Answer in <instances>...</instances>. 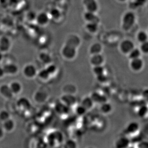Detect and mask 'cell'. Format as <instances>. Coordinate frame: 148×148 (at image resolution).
I'll return each mask as SVG.
<instances>
[{
	"instance_id": "obj_1",
	"label": "cell",
	"mask_w": 148,
	"mask_h": 148,
	"mask_svg": "<svg viewBox=\"0 0 148 148\" xmlns=\"http://www.w3.org/2000/svg\"><path fill=\"white\" fill-rule=\"evenodd\" d=\"M79 38L75 35H72L67 39L66 44L62 50V54L68 60L73 59L76 54V48L79 46Z\"/></svg>"
},
{
	"instance_id": "obj_2",
	"label": "cell",
	"mask_w": 148,
	"mask_h": 148,
	"mask_svg": "<svg viewBox=\"0 0 148 148\" xmlns=\"http://www.w3.org/2000/svg\"><path fill=\"white\" fill-rule=\"evenodd\" d=\"M38 69L36 66L32 63L25 64L22 69V74L25 78L32 80L37 76Z\"/></svg>"
},
{
	"instance_id": "obj_3",
	"label": "cell",
	"mask_w": 148,
	"mask_h": 148,
	"mask_svg": "<svg viewBox=\"0 0 148 148\" xmlns=\"http://www.w3.org/2000/svg\"><path fill=\"white\" fill-rule=\"evenodd\" d=\"M5 76H15L19 72L18 65L14 62H8L2 65Z\"/></svg>"
},
{
	"instance_id": "obj_4",
	"label": "cell",
	"mask_w": 148,
	"mask_h": 148,
	"mask_svg": "<svg viewBox=\"0 0 148 148\" xmlns=\"http://www.w3.org/2000/svg\"><path fill=\"white\" fill-rule=\"evenodd\" d=\"M16 106L19 112L25 113L27 111L31 109L32 103L26 97H21L17 100Z\"/></svg>"
},
{
	"instance_id": "obj_5",
	"label": "cell",
	"mask_w": 148,
	"mask_h": 148,
	"mask_svg": "<svg viewBox=\"0 0 148 148\" xmlns=\"http://www.w3.org/2000/svg\"><path fill=\"white\" fill-rule=\"evenodd\" d=\"M135 22V16L132 12L126 13L123 16L122 20V27L125 31L130 29L134 25Z\"/></svg>"
},
{
	"instance_id": "obj_6",
	"label": "cell",
	"mask_w": 148,
	"mask_h": 148,
	"mask_svg": "<svg viewBox=\"0 0 148 148\" xmlns=\"http://www.w3.org/2000/svg\"><path fill=\"white\" fill-rule=\"evenodd\" d=\"M12 40L8 36L3 35L0 36V52L3 54L10 51L12 47Z\"/></svg>"
},
{
	"instance_id": "obj_7",
	"label": "cell",
	"mask_w": 148,
	"mask_h": 148,
	"mask_svg": "<svg viewBox=\"0 0 148 148\" xmlns=\"http://www.w3.org/2000/svg\"><path fill=\"white\" fill-rule=\"evenodd\" d=\"M8 85L14 96L19 95L22 92L23 86L22 84L19 81H12L10 82Z\"/></svg>"
},
{
	"instance_id": "obj_8",
	"label": "cell",
	"mask_w": 148,
	"mask_h": 148,
	"mask_svg": "<svg viewBox=\"0 0 148 148\" xmlns=\"http://www.w3.org/2000/svg\"><path fill=\"white\" fill-rule=\"evenodd\" d=\"M0 96L6 100H11L14 97V96L11 91L8 84H0Z\"/></svg>"
},
{
	"instance_id": "obj_9",
	"label": "cell",
	"mask_w": 148,
	"mask_h": 148,
	"mask_svg": "<svg viewBox=\"0 0 148 148\" xmlns=\"http://www.w3.org/2000/svg\"><path fill=\"white\" fill-rule=\"evenodd\" d=\"M1 128L5 133H11L16 128V122L12 117L1 123Z\"/></svg>"
},
{
	"instance_id": "obj_10",
	"label": "cell",
	"mask_w": 148,
	"mask_h": 148,
	"mask_svg": "<svg viewBox=\"0 0 148 148\" xmlns=\"http://www.w3.org/2000/svg\"><path fill=\"white\" fill-rule=\"evenodd\" d=\"M94 103L101 105L102 103L108 102V98L104 94L95 91L92 92L90 96Z\"/></svg>"
},
{
	"instance_id": "obj_11",
	"label": "cell",
	"mask_w": 148,
	"mask_h": 148,
	"mask_svg": "<svg viewBox=\"0 0 148 148\" xmlns=\"http://www.w3.org/2000/svg\"><path fill=\"white\" fill-rule=\"evenodd\" d=\"M49 14L42 12L36 14L35 22L38 25L40 26H45L49 23Z\"/></svg>"
},
{
	"instance_id": "obj_12",
	"label": "cell",
	"mask_w": 148,
	"mask_h": 148,
	"mask_svg": "<svg viewBox=\"0 0 148 148\" xmlns=\"http://www.w3.org/2000/svg\"><path fill=\"white\" fill-rule=\"evenodd\" d=\"M61 102L69 107L74 106L77 102V99L74 95L64 94L61 97Z\"/></svg>"
},
{
	"instance_id": "obj_13",
	"label": "cell",
	"mask_w": 148,
	"mask_h": 148,
	"mask_svg": "<svg viewBox=\"0 0 148 148\" xmlns=\"http://www.w3.org/2000/svg\"><path fill=\"white\" fill-rule=\"evenodd\" d=\"M130 67L133 71L138 72L143 69V62L140 58L132 60L130 62Z\"/></svg>"
},
{
	"instance_id": "obj_14",
	"label": "cell",
	"mask_w": 148,
	"mask_h": 148,
	"mask_svg": "<svg viewBox=\"0 0 148 148\" xmlns=\"http://www.w3.org/2000/svg\"><path fill=\"white\" fill-rule=\"evenodd\" d=\"M121 51L125 54H129L134 48V43L130 40H125L122 42L120 46Z\"/></svg>"
},
{
	"instance_id": "obj_15",
	"label": "cell",
	"mask_w": 148,
	"mask_h": 148,
	"mask_svg": "<svg viewBox=\"0 0 148 148\" xmlns=\"http://www.w3.org/2000/svg\"><path fill=\"white\" fill-rule=\"evenodd\" d=\"M130 141L126 137H120L115 143L116 148H128L130 146Z\"/></svg>"
},
{
	"instance_id": "obj_16",
	"label": "cell",
	"mask_w": 148,
	"mask_h": 148,
	"mask_svg": "<svg viewBox=\"0 0 148 148\" xmlns=\"http://www.w3.org/2000/svg\"><path fill=\"white\" fill-rule=\"evenodd\" d=\"M83 1L87 11L95 13L98 10V4L96 0H84Z\"/></svg>"
},
{
	"instance_id": "obj_17",
	"label": "cell",
	"mask_w": 148,
	"mask_h": 148,
	"mask_svg": "<svg viewBox=\"0 0 148 148\" xmlns=\"http://www.w3.org/2000/svg\"><path fill=\"white\" fill-rule=\"evenodd\" d=\"M55 110L60 115H64L68 113L70 107L67 106L62 102H58L55 106Z\"/></svg>"
},
{
	"instance_id": "obj_18",
	"label": "cell",
	"mask_w": 148,
	"mask_h": 148,
	"mask_svg": "<svg viewBox=\"0 0 148 148\" xmlns=\"http://www.w3.org/2000/svg\"><path fill=\"white\" fill-rule=\"evenodd\" d=\"M103 62L104 58L100 53L92 55L90 59V62L93 66L102 65Z\"/></svg>"
},
{
	"instance_id": "obj_19",
	"label": "cell",
	"mask_w": 148,
	"mask_h": 148,
	"mask_svg": "<svg viewBox=\"0 0 148 148\" xmlns=\"http://www.w3.org/2000/svg\"><path fill=\"white\" fill-rule=\"evenodd\" d=\"M140 129V126L137 122L132 121L127 125L126 130L128 134H135L138 132Z\"/></svg>"
},
{
	"instance_id": "obj_20",
	"label": "cell",
	"mask_w": 148,
	"mask_h": 148,
	"mask_svg": "<svg viewBox=\"0 0 148 148\" xmlns=\"http://www.w3.org/2000/svg\"><path fill=\"white\" fill-rule=\"evenodd\" d=\"M38 59L42 63L48 65L51 63L52 58L50 55L47 52H42L38 55Z\"/></svg>"
},
{
	"instance_id": "obj_21",
	"label": "cell",
	"mask_w": 148,
	"mask_h": 148,
	"mask_svg": "<svg viewBox=\"0 0 148 148\" xmlns=\"http://www.w3.org/2000/svg\"><path fill=\"white\" fill-rule=\"evenodd\" d=\"M36 77H38L41 81L46 82L49 80L51 76L47 71L46 69L44 68L40 70L39 71H38Z\"/></svg>"
},
{
	"instance_id": "obj_22",
	"label": "cell",
	"mask_w": 148,
	"mask_h": 148,
	"mask_svg": "<svg viewBox=\"0 0 148 148\" xmlns=\"http://www.w3.org/2000/svg\"><path fill=\"white\" fill-rule=\"evenodd\" d=\"M94 104L95 103L90 97H85L83 98L81 103V105H82L87 111L92 109Z\"/></svg>"
},
{
	"instance_id": "obj_23",
	"label": "cell",
	"mask_w": 148,
	"mask_h": 148,
	"mask_svg": "<svg viewBox=\"0 0 148 148\" xmlns=\"http://www.w3.org/2000/svg\"><path fill=\"white\" fill-rule=\"evenodd\" d=\"M84 18L88 22H95L99 23V18L95 15L94 12L87 11L84 14Z\"/></svg>"
},
{
	"instance_id": "obj_24",
	"label": "cell",
	"mask_w": 148,
	"mask_h": 148,
	"mask_svg": "<svg viewBox=\"0 0 148 148\" xmlns=\"http://www.w3.org/2000/svg\"><path fill=\"white\" fill-rule=\"evenodd\" d=\"M112 106L110 103L106 102L100 105V110L101 113L103 114H108L110 113L112 111Z\"/></svg>"
},
{
	"instance_id": "obj_25",
	"label": "cell",
	"mask_w": 148,
	"mask_h": 148,
	"mask_svg": "<svg viewBox=\"0 0 148 148\" xmlns=\"http://www.w3.org/2000/svg\"><path fill=\"white\" fill-rule=\"evenodd\" d=\"M47 95L45 92L42 91H38L36 92L35 95V100L38 103H42L43 102H45L47 99Z\"/></svg>"
},
{
	"instance_id": "obj_26",
	"label": "cell",
	"mask_w": 148,
	"mask_h": 148,
	"mask_svg": "<svg viewBox=\"0 0 148 148\" xmlns=\"http://www.w3.org/2000/svg\"><path fill=\"white\" fill-rule=\"evenodd\" d=\"M63 89L64 91V94L74 95L76 92L75 86L72 84H67L63 87Z\"/></svg>"
},
{
	"instance_id": "obj_27",
	"label": "cell",
	"mask_w": 148,
	"mask_h": 148,
	"mask_svg": "<svg viewBox=\"0 0 148 148\" xmlns=\"http://www.w3.org/2000/svg\"><path fill=\"white\" fill-rule=\"evenodd\" d=\"M102 50V46L98 43L92 44L90 49V52L92 55L100 54Z\"/></svg>"
},
{
	"instance_id": "obj_28",
	"label": "cell",
	"mask_w": 148,
	"mask_h": 148,
	"mask_svg": "<svg viewBox=\"0 0 148 148\" xmlns=\"http://www.w3.org/2000/svg\"><path fill=\"white\" fill-rule=\"evenodd\" d=\"M86 27L90 32H95L98 30V23L95 22H88L86 25Z\"/></svg>"
},
{
	"instance_id": "obj_29",
	"label": "cell",
	"mask_w": 148,
	"mask_h": 148,
	"mask_svg": "<svg viewBox=\"0 0 148 148\" xmlns=\"http://www.w3.org/2000/svg\"><path fill=\"white\" fill-rule=\"evenodd\" d=\"M11 117L10 113L6 109H1L0 110V122L3 123Z\"/></svg>"
},
{
	"instance_id": "obj_30",
	"label": "cell",
	"mask_w": 148,
	"mask_h": 148,
	"mask_svg": "<svg viewBox=\"0 0 148 148\" xmlns=\"http://www.w3.org/2000/svg\"><path fill=\"white\" fill-rule=\"evenodd\" d=\"M148 106L146 105H143L140 106L137 111V114L140 117H145L148 114Z\"/></svg>"
},
{
	"instance_id": "obj_31",
	"label": "cell",
	"mask_w": 148,
	"mask_h": 148,
	"mask_svg": "<svg viewBox=\"0 0 148 148\" xmlns=\"http://www.w3.org/2000/svg\"><path fill=\"white\" fill-rule=\"evenodd\" d=\"M49 16L53 18V19H58L60 18L61 13L58 9L53 8L49 11Z\"/></svg>"
},
{
	"instance_id": "obj_32",
	"label": "cell",
	"mask_w": 148,
	"mask_h": 148,
	"mask_svg": "<svg viewBox=\"0 0 148 148\" xmlns=\"http://www.w3.org/2000/svg\"><path fill=\"white\" fill-rule=\"evenodd\" d=\"M140 55H141L140 51L138 49L134 48L129 53V57L132 60L133 59H137V58H140Z\"/></svg>"
},
{
	"instance_id": "obj_33",
	"label": "cell",
	"mask_w": 148,
	"mask_h": 148,
	"mask_svg": "<svg viewBox=\"0 0 148 148\" xmlns=\"http://www.w3.org/2000/svg\"><path fill=\"white\" fill-rule=\"evenodd\" d=\"M105 68L103 65L93 66L92 72L95 76L99 75L105 73Z\"/></svg>"
},
{
	"instance_id": "obj_34",
	"label": "cell",
	"mask_w": 148,
	"mask_h": 148,
	"mask_svg": "<svg viewBox=\"0 0 148 148\" xmlns=\"http://www.w3.org/2000/svg\"><path fill=\"white\" fill-rule=\"evenodd\" d=\"M87 111V110L81 104L78 105L75 108V113L76 115L79 116H84L86 114Z\"/></svg>"
},
{
	"instance_id": "obj_35",
	"label": "cell",
	"mask_w": 148,
	"mask_h": 148,
	"mask_svg": "<svg viewBox=\"0 0 148 148\" xmlns=\"http://www.w3.org/2000/svg\"><path fill=\"white\" fill-rule=\"evenodd\" d=\"M96 79L97 81L98 82L99 84H106L108 81V77L107 75L105 74V73L96 76Z\"/></svg>"
},
{
	"instance_id": "obj_36",
	"label": "cell",
	"mask_w": 148,
	"mask_h": 148,
	"mask_svg": "<svg viewBox=\"0 0 148 148\" xmlns=\"http://www.w3.org/2000/svg\"><path fill=\"white\" fill-rule=\"evenodd\" d=\"M36 13L33 11H29L25 15V18L27 20V21L30 22H32L36 20Z\"/></svg>"
},
{
	"instance_id": "obj_37",
	"label": "cell",
	"mask_w": 148,
	"mask_h": 148,
	"mask_svg": "<svg viewBox=\"0 0 148 148\" xmlns=\"http://www.w3.org/2000/svg\"><path fill=\"white\" fill-rule=\"evenodd\" d=\"M47 71L49 73L50 75L51 76L56 73L57 71V67L54 64H52L51 63H49V64L47 65V67L45 68Z\"/></svg>"
},
{
	"instance_id": "obj_38",
	"label": "cell",
	"mask_w": 148,
	"mask_h": 148,
	"mask_svg": "<svg viewBox=\"0 0 148 148\" xmlns=\"http://www.w3.org/2000/svg\"><path fill=\"white\" fill-rule=\"evenodd\" d=\"M147 38H148V36H147V34L144 31H140L137 35V39L139 42L141 43L147 41Z\"/></svg>"
},
{
	"instance_id": "obj_39",
	"label": "cell",
	"mask_w": 148,
	"mask_h": 148,
	"mask_svg": "<svg viewBox=\"0 0 148 148\" xmlns=\"http://www.w3.org/2000/svg\"><path fill=\"white\" fill-rule=\"evenodd\" d=\"M146 1V0H135L132 3L131 6L133 8L141 7L145 3Z\"/></svg>"
},
{
	"instance_id": "obj_40",
	"label": "cell",
	"mask_w": 148,
	"mask_h": 148,
	"mask_svg": "<svg viewBox=\"0 0 148 148\" xmlns=\"http://www.w3.org/2000/svg\"><path fill=\"white\" fill-rule=\"evenodd\" d=\"M63 148H77V144L73 140H69L65 143Z\"/></svg>"
},
{
	"instance_id": "obj_41",
	"label": "cell",
	"mask_w": 148,
	"mask_h": 148,
	"mask_svg": "<svg viewBox=\"0 0 148 148\" xmlns=\"http://www.w3.org/2000/svg\"><path fill=\"white\" fill-rule=\"evenodd\" d=\"M140 49H141V51L143 52L144 53H148V43L147 41L141 43Z\"/></svg>"
},
{
	"instance_id": "obj_42",
	"label": "cell",
	"mask_w": 148,
	"mask_h": 148,
	"mask_svg": "<svg viewBox=\"0 0 148 148\" xmlns=\"http://www.w3.org/2000/svg\"><path fill=\"white\" fill-rule=\"evenodd\" d=\"M137 148H148V143L146 141L140 143L138 144V146Z\"/></svg>"
},
{
	"instance_id": "obj_43",
	"label": "cell",
	"mask_w": 148,
	"mask_h": 148,
	"mask_svg": "<svg viewBox=\"0 0 148 148\" xmlns=\"http://www.w3.org/2000/svg\"><path fill=\"white\" fill-rule=\"evenodd\" d=\"M5 76V74L4 73L3 66H1V65H0V80L4 78Z\"/></svg>"
},
{
	"instance_id": "obj_44",
	"label": "cell",
	"mask_w": 148,
	"mask_h": 148,
	"mask_svg": "<svg viewBox=\"0 0 148 148\" xmlns=\"http://www.w3.org/2000/svg\"><path fill=\"white\" fill-rule=\"evenodd\" d=\"M5 132L3 131V129L1 128V127L0 126V140H3L4 138V135H5Z\"/></svg>"
},
{
	"instance_id": "obj_45",
	"label": "cell",
	"mask_w": 148,
	"mask_h": 148,
	"mask_svg": "<svg viewBox=\"0 0 148 148\" xmlns=\"http://www.w3.org/2000/svg\"><path fill=\"white\" fill-rule=\"evenodd\" d=\"M9 0H0V5L4 6L6 5V4H8Z\"/></svg>"
},
{
	"instance_id": "obj_46",
	"label": "cell",
	"mask_w": 148,
	"mask_h": 148,
	"mask_svg": "<svg viewBox=\"0 0 148 148\" xmlns=\"http://www.w3.org/2000/svg\"><path fill=\"white\" fill-rule=\"evenodd\" d=\"M4 55L3 53L0 52V65L2 64L3 62L4 59Z\"/></svg>"
},
{
	"instance_id": "obj_47",
	"label": "cell",
	"mask_w": 148,
	"mask_h": 148,
	"mask_svg": "<svg viewBox=\"0 0 148 148\" xmlns=\"http://www.w3.org/2000/svg\"><path fill=\"white\" fill-rule=\"evenodd\" d=\"M119 1H126V0H119Z\"/></svg>"
},
{
	"instance_id": "obj_48",
	"label": "cell",
	"mask_w": 148,
	"mask_h": 148,
	"mask_svg": "<svg viewBox=\"0 0 148 148\" xmlns=\"http://www.w3.org/2000/svg\"><path fill=\"white\" fill-rule=\"evenodd\" d=\"M94 148V147H88V148Z\"/></svg>"
},
{
	"instance_id": "obj_49",
	"label": "cell",
	"mask_w": 148,
	"mask_h": 148,
	"mask_svg": "<svg viewBox=\"0 0 148 148\" xmlns=\"http://www.w3.org/2000/svg\"><path fill=\"white\" fill-rule=\"evenodd\" d=\"M134 148V147H130H130H129V148Z\"/></svg>"
}]
</instances>
